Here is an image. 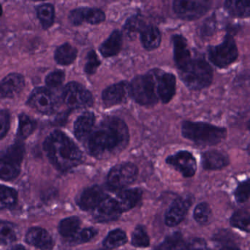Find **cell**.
<instances>
[{
	"instance_id": "15",
	"label": "cell",
	"mask_w": 250,
	"mask_h": 250,
	"mask_svg": "<svg viewBox=\"0 0 250 250\" xmlns=\"http://www.w3.org/2000/svg\"><path fill=\"white\" fill-rule=\"evenodd\" d=\"M108 197L105 190L98 185L86 188L79 195L77 205L83 211H90L96 208Z\"/></svg>"
},
{
	"instance_id": "42",
	"label": "cell",
	"mask_w": 250,
	"mask_h": 250,
	"mask_svg": "<svg viewBox=\"0 0 250 250\" xmlns=\"http://www.w3.org/2000/svg\"><path fill=\"white\" fill-rule=\"evenodd\" d=\"M236 201L239 204L247 202L250 198V179L241 182L234 192Z\"/></svg>"
},
{
	"instance_id": "49",
	"label": "cell",
	"mask_w": 250,
	"mask_h": 250,
	"mask_svg": "<svg viewBox=\"0 0 250 250\" xmlns=\"http://www.w3.org/2000/svg\"><path fill=\"white\" fill-rule=\"evenodd\" d=\"M249 129H250V123H249ZM248 149H249L250 151V146L249 148H248Z\"/></svg>"
},
{
	"instance_id": "22",
	"label": "cell",
	"mask_w": 250,
	"mask_h": 250,
	"mask_svg": "<svg viewBox=\"0 0 250 250\" xmlns=\"http://www.w3.org/2000/svg\"><path fill=\"white\" fill-rule=\"evenodd\" d=\"M201 163L207 170H219L230 164V159L226 153L217 150H210L202 154Z\"/></svg>"
},
{
	"instance_id": "48",
	"label": "cell",
	"mask_w": 250,
	"mask_h": 250,
	"mask_svg": "<svg viewBox=\"0 0 250 250\" xmlns=\"http://www.w3.org/2000/svg\"><path fill=\"white\" fill-rule=\"evenodd\" d=\"M1 14H2V7H1V5L0 4V17H1Z\"/></svg>"
},
{
	"instance_id": "5",
	"label": "cell",
	"mask_w": 250,
	"mask_h": 250,
	"mask_svg": "<svg viewBox=\"0 0 250 250\" xmlns=\"http://www.w3.org/2000/svg\"><path fill=\"white\" fill-rule=\"evenodd\" d=\"M159 70H152L133 79L129 83L130 97L141 105H152L158 102L157 74Z\"/></svg>"
},
{
	"instance_id": "20",
	"label": "cell",
	"mask_w": 250,
	"mask_h": 250,
	"mask_svg": "<svg viewBox=\"0 0 250 250\" xmlns=\"http://www.w3.org/2000/svg\"><path fill=\"white\" fill-rule=\"evenodd\" d=\"M176 80L174 75L169 73L157 74V94L163 104H168L176 93Z\"/></svg>"
},
{
	"instance_id": "6",
	"label": "cell",
	"mask_w": 250,
	"mask_h": 250,
	"mask_svg": "<svg viewBox=\"0 0 250 250\" xmlns=\"http://www.w3.org/2000/svg\"><path fill=\"white\" fill-rule=\"evenodd\" d=\"M23 154L24 148L19 140L0 152V179L8 182L19 176Z\"/></svg>"
},
{
	"instance_id": "3",
	"label": "cell",
	"mask_w": 250,
	"mask_h": 250,
	"mask_svg": "<svg viewBox=\"0 0 250 250\" xmlns=\"http://www.w3.org/2000/svg\"><path fill=\"white\" fill-rule=\"evenodd\" d=\"M184 138L204 146H215L227 137V129L205 123L186 121L182 124Z\"/></svg>"
},
{
	"instance_id": "43",
	"label": "cell",
	"mask_w": 250,
	"mask_h": 250,
	"mask_svg": "<svg viewBox=\"0 0 250 250\" xmlns=\"http://www.w3.org/2000/svg\"><path fill=\"white\" fill-rule=\"evenodd\" d=\"M101 64V61L96 53L94 51H89L87 55V62L85 64V73L88 75L95 74Z\"/></svg>"
},
{
	"instance_id": "12",
	"label": "cell",
	"mask_w": 250,
	"mask_h": 250,
	"mask_svg": "<svg viewBox=\"0 0 250 250\" xmlns=\"http://www.w3.org/2000/svg\"><path fill=\"white\" fill-rule=\"evenodd\" d=\"M166 163L174 167L185 178L192 177L197 171V162L192 153L179 151L166 158Z\"/></svg>"
},
{
	"instance_id": "47",
	"label": "cell",
	"mask_w": 250,
	"mask_h": 250,
	"mask_svg": "<svg viewBox=\"0 0 250 250\" xmlns=\"http://www.w3.org/2000/svg\"><path fill=\"white\" fill-rule=\"evenodd\" d=\"M220 250H241L239 248H236V247H226V248H223Z\"/></svg>"
},
{
	"instance_id": "11",
	"label": "cell",
	"mask_w": 250,
	"mask_h": 250,
	"mask_svg": "<svg viewBox=\"0 0 250 250\" xmlns=\"http://www.w3.org/2000/svg\"><path fill=\"white\" fill-rule=\"evenodd\" d=\"M28 105L38 112L51 114L56 108V101L52 92L46 88L34 89L28 100Z\"/></svg>"
},
{
	"instance_id": "27",
	"label": "cell",
	"mask_w": 250,
	"mask_h": 250,
	"mask_svg": "<svg viewBox=\"0 0 250 250\" xmlns=\"http://www.w3.org/2000/svg\"><path fill=\"white\" fill-rule=\"evenodd\" d=\"M77 54V49L74 46L69 43H64L57 48L54 54V59L59 64L70 65L74 62Z\"/></svg>"
},
{
	"instance_id": "39",
	"label": "cell",
	"mask_w": 250,
	"mask_h": 250,
	"mask_svg": "<svg viewBox=\"0 0 250 250\" xmlns=\"http://www.w3.org/2000/svg\"><path fill=\"white\" fill-rule=\"evenodd\" d=\"M194 219L199 224L207 225L211 218V209L207 203H201L195 207L193 213Z\"/></svg>"
},
{
	"instance_id": "28",
	"label": "cell",
	"mask_w": 250,
	"mask_h": 250,
	"mask_svg": "<svg viewBox=\"0 0 250 250\" xmlns=\"http://www.w3.org/2000/svg\"><path fill=\"white\" fill-rule=\"evenodd\" d=\"M226 10L235 17L250 16V0H226Z\"/></svg>"
},
{
	"instance_id": "2",
	"label": "cell",
	"mask_w": 250,
	"mask_h": 250,
	"mask_svg": "<svg viewBox=\"0 0 250 250\" xmlns=\"http://www.w3.org/2000/svg\"><path fill=\"white\" fill-rule=\"evenodd\" d=\"M48 160L61 171H67L81 164L83 154L79 147L60 130L51 132L43 144Z\"/></svg>"
},
{
	"instance_id": "34",
	"label": "cell",
	"mask_w": 250,
	"mask_h": 250,
	"mask_svg": "<svg viewBox=\"0 0 250 250\" xmlns=\"http://www.w3.org/2000/svg\"><path fill=\"white\" fill-rule=\"evenodd\" d=\"M18 193L13 188L0 185V210L12 208L17 203Z\"/></svg>"
},
{
	"instance_id": "46",
	"label": "cell",
	"mask_w": 250,
	"mask_h": 250,
	"mask_svg": "<svg viewBox=\"0 0 250 250\" xmlns=\"http://www.w3.org/2000/svg\"><path fill=\"white\" fill-rule=\"evenodd\" d=\"M7 250H26L24 247L22 246L21 245H15V246L12 247L10 249Z\"/></svg>"
},
{
	"instance_id": "8",
	"label": "cell",
	"mask_w": 250,
	"mask_h": 250,
	"mask_svg": "<svg viewBox=\"0 0 250 250\" xmlns=\"http://www.w3.org/2000/svg\"><path fill=\"white\" fill-rule=\"evenodd\" d=\"M138 168L135 164L123 163L111 169L107 176V185L111 190H120L136 180Z\"/></svg>"
},
{
	"instance_id": "31",
	"label": "cell",
	"mask_w": 250,
	"mask_h": 250,
	"mask_svg": "<svg viewBox=\"0 0 250 250\" xmlns=\"http://www.w3.org/2000/svg\"><path fill=\"white\" fill-rule=\"evenodd\" d=\"M37 16L42 28L48 29L52 26L55 18V10L51 4H42L36 9Z\"/></svg>"
},
{
	"instance_id": "35",
	"label": "cell",
	"mask_w": 250,
	"mask_h": 250,
	"mask_svg": "<svg viewBox=\"0 0 250 250\" xmlns=\"http://www.w3.org/2000/svg\"><path fill=\"white\" fill-rule=\"evenodd\" d=\"M230 224L233 227L250 233V213L245 210L236 211L230 218Z\"/></svg>"
},
{
	"instance_id": "17",
	"label": "cell",
	"mask_w": 250,
	"mask_h": 250,
	"mask_svg": "<svg viewBox=\"0 0 250 250\" xmlns=\"http://www.w3.org/2000/svg\"><path fill=\"white\" fill-rule=\"evenodd\" d=\"M105 13L97 8L82 7L71 11L69 16V20L72 24L79 26L86 22L91 24H98L105 21Z\"/></svg>"
},
{
	"instance_id": "23",
	"label": "cell",
	"mask_w": 250,
	"mask_h": 250,
	"mask_svg": "<svg viewBox=\"0 0 250 250\" xmlns=\"http://www.w3.org/2000/svg\"><path fill=\"white\" fill-rule=\"evenodd\" d=\"M95 115L93 112L86 111L78 117L74 124V134L79 141L89 138L95 123Z\"/></svg>"
},
{
	"instance_id": "32",
	"label": "cell",
	"mask_w": 250,
	"mask_h": 250,
	"mask_svg": "<svg viewBox=\"0 0 250 250\" xmlns=\"http://www.w3.org/2000/svg\"><path fill=\"white\" fill-rule=\"evenodd\" d=\"M36 123L26 114H21L19 117V127H18L17 137L19 141H23L29 138L34 132Z\"/></svg>"
},
{
	"instance_id": "13",
	"label": "cell",
	"mask_w": 250,
	"mask_h": 250,
	"mask_svg": "<svg viewBox=\"0 0 250 250\" xmlns=\"http://www.w3.org/2000/svg\"><path fill=\"white\" fill-rule=\"evenodd\" d=\"M192 205L189 196H181L175 199L167 209L165 217V223L168 227H175L180 224L188 214Z\"/></svg>"
},
{
	"instance_id": "44",
	"label": "cell",
	"mask_w": 250,
	"mask_h": 250,
	"mask_svg": "<svg viewBox=\"0 0 250 250\" xmlns=\"http://www.w3.org/2000/svg\"><path fill=\"white\" fill-rule=\"evenodd\" d=\"M10 126V115L8 111H0V140L4 138Z\"/></svg>"
},
{
	"instance_id": "45",
	"label": "cell",
	"mask_w": 250,
	"mask_h": 250,
	"mask_svg": "<svg viewBox=\"0 0 250 250\" xmlns=\"http://www.w3.org/2000/svg\"><path fill=\"white\" fill-rule=\"evenodd\" d=\"M181 250H208L205 241L201 239H193L185 242Z\"/></svg>"
},
{
	"instance_id": "10",
	"label": "cell",
	"mask_w": 250,
	"mask_h": 250,
	"mask_svg": "<svg viewBox=\"0 0 250 250\" xmlns=\"http://www.w3.org/2000/svg\"><path fill=\"white\" fill-rule=\"evenodd\" d=\"M211 4V0H174L173 8L181 19L192 21L204 16Z\"/></svg>"
},
{
	"instance_id": "38",
	"label": "cell",
	"mask_w": 250,
	"mask_h": 250,
	"mask_svg": "<svg viewBox=\"0 0 250 250\" xmlns=\"http://www.w3.org/2000/svg\"><path fill=\"white\" fill-rule=\"evenodd\" d=\"M146 25L140 16H135L129 18L125 23L124 30L129 38H132L138 33H141Z\"/></svg>"
},
{
	"instance_id": "19",
	"label": "cell",
	"mask_w": 250,
	"mask_h": 250,
	"mask_svg": "<svg viewBox=\"0 0 250 250\" xmlns=\"http://www.w3.org/2000/svg\"><path fill=\"white\" fill-rule=\"evenodd\" d=\"M25 86L24 78L19 73H10L0 82V97L14 98L23 91Z\"/></svg>"
},
{
	"instance_id": "1",
	"label": "cell",
	"mask_w": 250,
	"mask_h": 250,
	"mask_svg": "<svg viewBox=\"0 0 250 250\" xmlns=\"http://www.w3.org/2000/svg\"><path fill=\"white\" fill-rule=\"evenodd\" d=\"M129 139V130L125 122L118 117H108L89 135L88 149L94 157L104 158L121 152Z\"/></svg>"
},
{
	"instance_id": "7",
	"label": "cell",
	"mask_w": 250,
	"mask_h": 250,
	"mask_svg": "<svg viewBox=\"0 0 250 250\" xmlns=\"http://www.w3.org/2000/svg\"><path fill=\"white\" fill-rule=\"evenodd\" d=\"M208 59L212 64L219 68H226L236 62L239 51L233 37L226 35L220 45L209 47Z\"/></svg>"
},
{
	"instance_id": "16",
	"label": "cell",
	"mask_w": 250,
	"mask_h": 250,
	"mask_svg": "<svg viewBox=\"0 0 250 250\" xmlns=\"http://www.w3.org/2000/svg\"><path fill=\"white\" fill-rule=\"evenodd\" d=\"M93 211L94 219L98 223L115 221L120 218L122 214L115 198H110L108 196Z\"/></svg>"
},
{
	"instance_id": "9",
	"label": "cell",
	"mask_w": 250,
	"mask_h": 250,
	"mask_svg": "<svg viewBox=\"0 0 250 250\" xmlns=\"http://www.w3.org/2000/svg\"><path fill=\"white\" fill-rule=\"evenodd\" d=\"M62 101L68 108L73 109L87 108L93 104L92 93L78 82H70L63 89Z\"/></svg>"
},
{
	"instance_id": "4",
	"label": "cell",
	"mask_w": 250,
	"mask_h": 250,
	"mask_svg": "<svg viewBox=\"0 0 250 250\" xmlns=\"http://www.w3.org/2000/svg\"><path fill=\"white\" fill-rule=\"evenodd\" d=\"M179 76L189 89L201 90L211 84L214 73L205 60L197 58L192 59L186 67L179 70Z\"/></svg>"
},
{
	"instance_id": "50",
	"label": "cell",
	"mask_w": 250,
	"mask_h": 250,
	"mask_svg": "<svg viewBox=\"0 0 250 250\" xmlns=\"http://www.w3.org/2000/svg\"><path fill=\"white\" fill-rule=\"evenodd\" d=\"M33 1H44V0H33Z\"/></svg>"
},
{
	"instance_id": "18",
	"label": "cell",
	"mask_w": 250,
	"mask_h": 250,
	"mask_svg": "<svg viewBox=\"0 0 250 250\" xmlns=\"http://www.w3.org/2000/svg\"><path fill=\"white\" fill-rule=\"evenodd\" d=\"M25 241L30 246L41 250H52L54 246L52 236L42 228H30L26 232Z\"/></svg>"
},
{
	"instance_id": "14",
	"label": "cell",
	"mask_w": 250,
	"mask_h": 250,
	"mask_svg": "<svg viewBox=\"0 0 250 250\" xmlns=\"http://www.w3.org/2000/svg\"><path fill=\"white\" fill-rule=\"evenodd\" d=\"M130 96L129 83L122 82L107 87L102 93V100L105 107L115 106L124 104Z\"/></svg>"
},
{
	"instance_id": "26",
	"label": "cell",
	"mask_w": 250,
	"mask_h": 250,
	"mask_svg": "<svg viewBox=\"0 0 250 250\" xmlns=\"http://www.w3.org/2000/svg\"><path fill=\"white\" fill-rule=\"evenodd\" d=\"M140 35L143 45L148 51L156 49L161 43V33L156 26H146Z\"/></svg>"
},
{
	"instance_id": "36",
	"label": "cell",
	"mask_w": 250,
	"mask_h": 250,
	"mask_svg": "<svg viewBox=\"0 0 250 250\" xmlns=\"http://www.w3.org/2000/svg\"><path fill=\"white\" fill-rule=\"evenodd\" d=\"M185 243L182 235L176 232L167 236L155 250H181Z\"/></svg>"
},
{
	"instance_id": "30",
	"label": "cell",
	"mask_w": 250,
	"mask_h": 250,
	"mask_svg": "<svg viewBox=\"0 0 250 250\" xmlns=\"http://www.w3.org/2000/svg\"><path fill=\"white\" fill-rule=\"evenodd\" d=\"M18 229L11 222L0 220V245L14 243L18 239Z\"/></svg>"
},
{
	"instance_id": "41",
	"label": "cell",
	"mask_w": 250,
	"mask_h": 250,
	"mask_svg": "<svg viewBox=\"0 0 250 250\" xmlns=\"http://www.w3.org/2000/svg\"><path fill=\"white\" fill-rule=\"evenodd\" d=\"M98 230L94 228H86L75 235L71 239L72 242L74 244H79V245L87 243L92 240L98 235Z\"/></svg>"
},
{
	"instance_id": "29",
	"label": "cell",
	"mask_w": 250,
	"mask_h": 250,
	"mask_svg": "<svg viewBox=\"0 0 250 250\" xmlns=\"http://www.w3.org/2000/svg\"><path fill=\"white\" fill-rule=\"evenodd\" d=\"M82 221L78 217H70L60 222L58 226L60 234L62 237L72 239L77 233Z\"/></svg>"
},
{
	"instance_id": "51",
	"label": "cell",
	"mask_w": 250,
	"mask_h": 250,
	"mask_svg": "<svg viewBox=\"0 0 250 250\" xmlns=\"http://www.w3.org/2000/svg\"><path fill=\"white\" fill-rule=\"evenodd\" d=\"M110 250L106 249V248H105V249H101V250Z\"/></svg>"
},
{
	"instance_id": "21",
	"label": "cell",
	"mask_w": 250,
	"mask_h": 250,
	"mask_svg": "<svg viewBox=\"0 0 250 250\" xmlns=\"http://www.w3.org/2000/svg\"><path fill=\"white\" fill-rule=\"evenodd\" d=\"M172 40L175 63L180 70L186 67L192 60L190 51L188 48L186 39L182 35H173Z\"/></svg>"
},
{
	"instance_id": "33",
	"label": "cell",
	"mask_w": 250,
	"mask_h": 250,
	"mask_svg": "<svg viewBox=\"0 0 250 250\" xmlns=\"http://www.w3.org/2000/svg\"><path fill=\"white\" fill-rule=\"evenodd\" d=\"M127 242V236L124 230L115 229L108 233L104 241V246L108 250L116 249Z\"/></svg>"
},
{
	"instance_id": "24",
	"label": "cell",
	"mask_w": 250,
	"mask_h": 250,
	"mask_svg": "<svg viewBox=\"0 0 250 250\" xmlns=\"http://www.w3.org/2000/svg\"><path fill=\"white\" fill-rule=\"evenodd\" d=\"M142 195V190L138 188L122 191L115 198L122 213L135 208L141 201Z\"/></svg>"
},
{
	"instance_id": "25",
	"label": "cell",
	"mask_w": 250,
	"mask_h": 250,
	"mask_svg": "<svg viewBox=\"0 0 250 250\" xmlns=\"http://www.w3.org/2000/svg\"><path fill=\"white\" fill-rule=\"evenodd\" d=\"M123 46V35L120 31L116 30L111 33L109 38L101 45L100 51L105 58L117 56Z\"/></svg>"
},
{
	"instance_id": "40",
	"label": "cell",
	"mask_w": 250,
	"mask_h": 250,
	"mask_svg": "<svg viewBox=\"0 0 250 250\" xmlns=\"http://www.w3.org/2000/svg\"><path fill=\"white\" fill-rule=\"evenodd\" d=\"M65 79V74L62 70L51 72L45 78V83L48 89H57L62 85Z\"/></svg>"
},
{
	"instance_id": "37",
	"label": "cell",
	"mask_w": 250,
	"mask_h": 250,
	"mask_svg": "<svg viewBox=\"0 0 250 250\" xmlns=\"http://www.w3.org/2000/svg\"><path fill=\"white\" fill-rule=\"evenodd\" d=\"M131 243L135 248H146L150 245V239L143 226H138L132 232Z\"/></svg>"
}]
</instances>
